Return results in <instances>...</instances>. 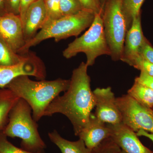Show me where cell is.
<instances>
[{
    "label": "cell",
    "instance_id": "cell-22",
    "mask_svg": "<svg viewBox=\"0 0 153 153\" xmlns=\"http://www.w3.org/2000/svg\"><path fill=\"white\" fill-rule=\"evenodd\" d=\"M121 150L110 137L102 141L96 147L92 149L91 153H120Z\"/></svg>",
    "mask_w": 153,
    "mask_h": 153
},
{
    "label": "cell",
    "instance_id": "cell-21",
    "mask_svg": "<svg viewBox=\"0 0 153 153\" xmlns=\"http://www.w3.org/2000/svg\"><path fill=\"white\" fill-rule=\"evenodd\" d=\"M0 153H45L44 151L32 152L17 147L7 139L3 131H0Z\"/></svg>",
    "mask_w": 153,
    "mask_h": 153
},
{
    "label": "cell",
    "instance_id": "cell-29",
    "mask_svg": "<svg viewBox=\"0 0 153 153\" xmlns=\"http://www.w3.org/2000/svg\"><path fill=\"white\" fill-rule=\"evenodd\" d=\"M36 1L37 0H21L19 16L22 19V23L24 21L25 13H26L27 9L31 4Z\"/></svg>",
    "mask_w": 153,
    "mask_h": 153
},
{
    "label": "cell",
    "instance_id": "cell-16",
    "mask_svg": "<svg viewBox=\"0 0 153 153\" xmlns=\"http://www.w3.org/2000/svg\"><path fill=\"white\" fill-rule=\"evenodd\" d=\"M19 98L10 89L0 88V131L8 123L10 111Z\"/></svg>",
    "mask_w": 153,
    "mask_h": 153
},
{
    "label": "cell",
    "instance_id": "cell-23",
    "mask_svg": "<svg viewBox=\"0 0 153 153\" xmlns=\"http://www.w3.org/2000/svg\"><path fill=\"white\" fill-rule=\"evenodd\" d=\"M43 1L47 10V21L55 20L62 17L60 10V0H43Z\"/></svg>",
    "mask_w": 153,
    "mask_h": 153
},
{
    "label": "cell",
    "instance_id": "cell-15",
    "mask_svg": "<svg viewBox=\"0 0 153 153\" xmlns=\"http://www.w3.org/2000/svg\"><path fill=\"white\" fill-rule=\"evenodd\" d=\"M48 136L62 153H91V151L86 147L81 139L76 141H70L62 137L55 130L49 133Z\"/></svg>",
    "mask_w": 153,
    "mask_h": 153
},
{
    "label": "cell",
    "instance_id": "cell-5",
    "mask_svg": "<svg viewBox=\"0 0 153 153\" xmlns=\"http://www.w3.org/2000/svg\"><path fill=\"white\" fill-rule=\"evenodd\" d=\"M102 13L95 14L92 24L88 30L80 37L76 38L63 50V57L70 59L79 53L86 56L88 66H93L96 58L102 55L111 56L110 50L104 31Z\"/></svg>",
    "mask_w": 153,
    "mask_h": 153
},
{
    "label": "cell",
    "instance_id": "cell-14",
    "mask_svg": "<svg viewBox=\"0 0 153 153\" xmlns=\"http://www.w3.org/2000/svg\"><path fill=\"white\" fill-rule=\"evenodd\" d=\"M111 130L108 125L99 120L91 114L86 126L78 137L84 141L86 147L92 151L105 139L110 137Z\"/></svg>",
    "mask_w": 153,
    "mask_h": 153
},
{
    "label": "cell",
    "instance_id": "cell-11",
    "mask_svg": "<svg viewBox=\"0 0 153 153\" xmlns=\"http://www.w3.org/2000/svg\"><path fill=\"white\" fill-rule=\"evenodd\" d=\"M147 39L142 29L140 14L133 19L130 28L126 35L122 56L120 60L132 66L140 55Z\"/></svg>",
    "mask_w": 153,
    "mask_h": 153
},
{
    "label": "cell",
    "instance_id": "cell-27",
    "mask_svg": "<svg viewBox=\"0 0 153 153\" xmlns=\"http://www.w3.org/2000/svg\"><path fill=\"white\" fill-rule=\"evenodd\" d=\"M134 81L149 88L153 90V76L141 72L139 76L136 77Z\"/></svg>",
    "mask_w": 153,
    "mask_h": 153
},
{
    "label": "cell",
    "instance_id": "cell-3",
    "mask_svg": "<svg viewBox=\"0 0 153 153\" xmlns=\"http://www.w3.org/2000/svg\"><path fill=\"white\" fill-rule=\"evenodd\" d=\"M32 113L30 105L19 98L10 111L8 123L3 131L7 137L21 138L23 149L37 152L44 151L47 146L39 134L38 124Z\"/></svg>",
    "mask_w": 153,
    "mask_h": 153
},
{
    "label": "cell",
    "instance_id": "cell-4",
    "mask_svg": "<svg viewBox=\"0 0 153 153\" xmlns=\"http://www.w3.org/2000/svg\"><path fill=\"white\" fill-rule=\"evenodd\" d=\"M94 16L93 12L82 10L74 15L48 20L36 36L25 43L18 54L24 55L28 53L31 47L47 39L53 38L57 42L72 36L77 37L90 27Z\"/></svg>",
    "mask_w": 153,
    "mask_h": 153
},
{
    "label": "cell",
    "instance_id": "cell-12",
    "mask_svg": "<svg viewBox=\"0 0 153 153\" xmlns=\"http://www.w3.org/2000/svg\"><path fill=\"white\" fill-rule=\"evenodd\" d=\"M107 124L111 130L110 137L122 150L126 153H153L141 142L135 132L122 123Z\"/></svg>",
    "mask_w": 153,
    "mask_h": 153
},
{
    "label": "cell",
    "instance_id": "cell-24",
    "mask_svg": "<svg viewBox=\"0 0 153 153\" xmlns=\"http://www.w3.org/2000/svg\"><path fill=\"white\" fill-rule=\"evenodd\" d=\"M132 66L141 72L153 76V63L145 59L141 55L135 60Z\"/></svg>",
    "mask_w": 153,
    "mask_h": 153
},
{
    "label": "cell",
    "instance_id": "cell-17",
    "mask_svg": "<svg viewBox=\"0 0 153 153\" xmlns=\"http://www.w3.org/2000/svg\"><path fill=\"white\" fill-rule=\"evenodd\" d=\"M128 94L143 105L153 108V90L149 88L134 81Z\"/></svg>",
    "mask_w": 153,
    "mask_h": 153
},
{
    "label": "cell",
    "instance_id": "cell-34",
    "mask_svg": "<svg viewBox=\"0 0 153 153\" xmlns=\"http://www.w3.org/2000/svg\"><path fill=\"white\" fill-rule=\"evenodd\" d=\"M152 109H153V108H152Z\"/></svg>",
    "mask_w": 153,
    "mask_h": 153
},
{
    "label": "cell",
    "instance_id": "cell-2",
    "mask_svg": "<svg viewBox=\"0 0 153 153\" xmlns=\"http://www.w3.org/2000/svg\"><path fill=\"white\" fill-rule=\"evenodd\" d=\"M70 79L34 81L28 76H19L5 88L30 105L33 117L36 122L44 117L45 110L53 100L69 87Z\"/></svg>",
    "mask_w": 153,
    "mask_h": 153
},
{
    "label": "cell",
    "instance_id": "cell-20",
    "mask_svg": "<svg viewBox=\"0 0 153 153\" xmlns=\"http://www.w3.org/2000/svg\"><path fill=\"white\" fill-rule=\"evenodd\" d=\"M62 17L74 15L83 10L79 0H60Z\"/></svg>",
    "mask_w": 153,
    "mask_h": 153
},
{
    "label": "cell",
    "instance_id": "cell-7",
    "mask_svg": "<svg viewBox=\"0 0 153 153\" xmlns=\"http://www.w3.org/2000/svg\"><path fill=\"white\" fill-rule=\"evenodd\" d=\"M122 123L137 132L143 130L153 133V110L143 105L128 94L116 98Z\"/></svg>",
    "mask_w": 153,
    "mask_h": 153
},
{
    "label": "cell",
    "instance_id": "cell-31",
    "mask_svg": "<svg viewBox=\"0 0 153 153\" xmlns=\"http://www.w3.org/2000/svg\"><path fill=\"white\" fill-rule=\"evenodd\" d=\"M7 13L5 7V0H0V16Z\"/></svg>",
    "mask_w": 153,
    "mask_h": 153
},
{
    "label": "cell",
    "instance_id": "cell-19",
    "mask_svg": "<svg viewBox=\"0 0 153 153\" xmlns=\"http://www.w3.org/2000/svg\"><path fill=\"white\" fill-rule=\"evenodd\" d=\"M144 0H123L126 19L128 30L131 26L133 19L140 14V9Z\"/></svg>",
    "mask_w": 153,
    "mask_h": 153
},
{
    "label": "cell",
    "instance_id": "cell-1",
    "mask_svg": "<svg viewBox=\"0 0 153 153\" xmlns=\"http://www.w3.org/2000/svg\"><path fill=\"white\" fill-rule=\"evenodd\" d=\"M88 67L86 63L82 62L73 70L68 89L51 102L44 114V116H52L59 113L65 115L73 126L76 136L88 123L95 107Z\"/></svg>",
    "mask_w": 153,
    "mask_h": 153
},
{
    "label": "cell",
    "instance_id": "cell-13",
    "mask_svg": "<svg viewBox=\"0 0 153 153\" xmlns=\"http://www.w3.org/2000/svg\"><path fill=\"white\" fill-rule=\"evenodd\" d=\"M47 21V10L43 0H37L29 6L23 22L25 43L36 36Z\"/></svg>",
    "mask_w": 153,
    "mask_h": 153
},
{
    "label": "cell",
    "instance_id": "cell-30",
    "mask_svg": "<svg viewBox=\"0 0 153 153\" xmlns=\"http://www.w3.org/2000/svg\"><path fill=\"white\" fill-rule=\"evenodd\" d=\"M137 136H143L149 139L153 142V133H149L143 130H140L136 133Z\"/></svg>",
    "mask_w": 153,
    "mask_h": 153
},
{
    "label": "cell",
    "instance_id": "cell-9",
    "mask_svg": "<svg viewBox=\"0 0 153 153\" xmlns=\"http://www.w3.org/2000/svg\"><path fill=\"white\" fill-rule=\"evenodd\" d=\"M93 92L95 98V117L108 124L122 123L120 113L116 103V98L111 88H97Z\"/></svg>",
    "mask_w": 153,
    "mask_h": 153
},
{
    "label": "cell",
    "instance_id": "cell-18",
    "mask_svg": "<svg viewBox=\"0 0 153 153\" xmlns=\"http://www.w3.org/2000/svg\"><path fill=\"white\" fill-rule=\"evenodd\" d=\"M29 52L24 55L18 54L0 39V65L10 66L18 64L27 58Z\"/></svg>",
    "mask_w": 153,
    "mask_h": 153
},
{
    "label": "cell",
    "instance_id": "cell-25",
    "mask_svg": "<svg viewBox=\"0 0 153 153\" xmlns=\"http://www.w3.org/2000/svg\"><path fill=\"white\" fill-rule=\"evenodd\" d=\"M83 10L93 12L94 14L102 13L103 8L100 0H79Z\"/></svg>",
    "mask_w": 153,
    "mask_h": 153
},
{
    "label": "cell",
    "instance_id": "cell-32",
    "mask_svg": "<svg viewBox=\"0 0 153 153\" xmlns=\"http://www.w3.org/2000/svg\"><path fill=\"white\" fill-rule=\"evenodd\" d=\"M100 3H101L102 7L103 8L104 6L106 0H100Z\"/></svg>",
    "mask_w": 153,
    "mask_h": 153
},
{
    "label": "cell",
    "instance_id": "cell-8",
    "mask_svg": "<svg viewBox=\"0 0 153 153\" xmlns=\"http://www.w3.org/2000/svg\"><path fill=\"white\" fill-rule=\"evenodd\" d=\"M21 76H33L39 80L45 79L46 71L44 63L35 54L30 52L25 60L18 64L0 65V88H4L13 79Z\"/></svg>",
    "mask_w": 153,
    "mask_h": 153
},
{
    "label": "cell",
    "instance_id": "cell-33",
    "mask_svg": "<svg viewBox=\"0 0 153 153\" xmlns=\"http://www.w3.org/2000/svg\"><path fill=\"white\" fill-rule=\"evenodd\" d=\"M120 153H126L125 152H124V151H123V150H121V151Z\"/></svg>",
    "mask_w": 153,
    "mask_h": 153
},
{
    "label": "cell",
    "instance_id": "cell-6",
    "mask_svg": "<svg viewBox=\"0 0 153 153\" xmlns=\"http://www.w3.org/2000/svg\"><path fill=\"white\" fill-rule=\"evenodd\" d=\"M102 19L111 58L114 61L120 60L128 31L123 0H106Z\"/></svg>",
    "mask_w": 153,
    "mask_h": 153
},
{
    "label": "cell",
    "instance_id": "cell-10",
    "mask_svg": "<svg viewBox=\"0 0 153 153\" xmlns=\"http://www.w3.org/2000/svg\"><path fill=\"white\" fill-rule=\"evenodd\" d=\"M0 39L17 53L24 47L23 23L19 15L6 13L0 16Z\"/></svg>",
    "mask_w": 153,
    "mask_h": 153
},
{
    "label": "cell",
    "instance_id": "cell-26",
    "mask_svg": "<svg viewBox=\"0 0 153 153\" xmlns=\"http://www.w3.org/2000/svg\"><path fill=\"white\" fill-rule=\"evenodd\" d=\"M21 0H5V7L7 13L19 15Z\"/></svg>",
    "mask_w": 153,
    "mask_h": 153
},
{
    "label": "cell",
    "instance_id": "cell-28",
    "mask_svg": "<svg viewBox=\"0 0 153 153\" xmlns=\"http://www.w3.org/2000/svg\"><path fill=\"white\" fill-rule=\"evenodd\" d=\"M140 54L145 59L153 63V47L147 39L143 46Z\"/></svg>",
    "mask_w": 153,
    "mask_h": 153
}]
</instances>
